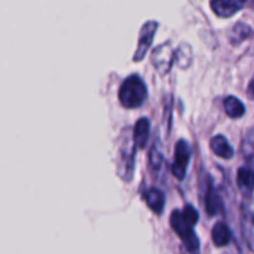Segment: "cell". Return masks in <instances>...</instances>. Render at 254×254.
Masks as SVG:
<instances>
[{
  "label": "cell",
  "mask_w": 254,
  "mask_h": 254,
  "mask_svg": "<svg viewBox=\"0 0 254 254\" xmlns=\"http://www.w3.org/2000/svg\"><path fill=\"white\" fill-rule=\"evenodd\" d=\"M207 189H206V195H205V206L206 211L208 212V215L215 216L218 215L220 212H222L223 210V201L221 198L220 193L216 190L215 186H213L212 181L210 179H207Z\"/></svg>",
  "instance_id": "obj_9"
},
{
  "label": "cell",
  "mask_w": 254,
  "mask_h": 254,
  "mask_svg": "<svg viewBox=\"0 0 254 254\" xmlns=\"http://www.w3.org/2000/svg\"><path fill=\"white\" fill-rule=\"evenodd\" d=\"M144 200H145L148 207L153 211L155 215H161L164 212V208H165V202L166 197L165 193L163 192L159 189H149L144 192Z\"/></svg>",
  "instance_id": "obj_10"
},
{
  "label": "cell",
  "mask_w": 254,
  "mask_h": 254,
  "mask_svg": "<svg viewBox=\"0 0 254 254\" xmlns=\"http://www.w3.org/2000/svg\"><path fill=\"white\" fill-rule=\"evenodd\" d=\"M241 153L248 161H254V127L246 133L241 144Z\"/></svg>",
  "instance_id": "obj_17"
},
{
  "label": "cell",
  "mask_w": 254,
  "mask_h": 254,
  "mask_svg": "<svg viewBox=\"0 0 254 254\" xmlns=\"http://www.w3.org/2000/svg\"><path fill=\"white\" fill-rule=\"evenodd\" d=\"M118 98L124 108H139L145 103L148 98V88L145 82L138 74H130L122 82Z\"/></svg>",
  "instance_id": "obj_3"
},
{
  "label": "cell",
  "mask_w": 254,
  "mask_h": 254,
  "mask_svg": "<svg viewBox=\"0 0 254 254\" xmlns=\"http://www.w3.org/2000/svg\"><path fill=\"white\" fill-rule=\"evenodd\" d=\"M136 150L138 148L134 144L133 134L130 136L129 130L126 129L121 135V143H119L118 154H117V174L126 183L133 180Z\"/></svg>",
  "instance_id": "obj_2"
},
{
  "label": "cell",
  "mask_w": 254,
  "mask_h": 254,
  "mask_svg": "<svg viewBox=\"0 0 254 254\" xmlns=\"http://www.w3.org/2000/svg\"><path fill=\"white\" fill-rule=\"evenodd\" d=\"M191 159V148L189 143L184 139L179 140L175 145V153H174V163L171 166V173L178 179L183 181L186 176L188 166Z\"/></svg>",
  "instance_id": "obj_5"
},
{
  "label": "cell",
  "mask_w": 254,
  "mask_h": 254,
  "mask_svg": "<svg viewBox=\"0 0 254 254\" xmlns=\"http://www.w3.org/2000/svg\"><path fill=\"white\" fill-rule=\"evenodd\" d=\"M150 134V121L148 118H140L134 126L133 139L138 149H144L148 144Z\"/></svg>",
  "instance_id": "obj_12"
},
{
  "label": "cell",
  "mask_w": 254,
  "mask_h": 254,
  "mask_svg": "<svg viewBox=\"0 0 254 254\" xmlns=\"http://www.w3.org/2000/svg\"><path fill=\"white\" fill-rule=\"evenodd\" d=\"M246 1L247 0H211V7L218 16L228 17L240 11Z\"/></svg>",
  "instance_id": "obj_7"
},
{
  "label": "cell",
  "mask_w": 254,
  "mask_h": 254,
  "mask_svg": "<svg viewBox=\"0 0 254 254\" xmlns=\"http://www.w3.org/2000/svg\"><path fill=\"white\" fill-rule=\"evenodd\" d=\"M210 146L211 150H212L216 155L220 156V158L222 159H226V160L232 159L233 155H235V150H233V148L231 146V144L228 143L227 139L223 135H221V134L212 136V139L210 140Z\"/></svg>",
  "instance_id": "obj_13"
},
{
  "label": "cell",
  "mask_w": 254,
  "mask_h": 254,
  "mask_svg": "<svg viewBox=\"0 0 254 254\" xmlns=\"http://www.w3.org/2000/svg\"><path fill=\"white\" fill-rule=\"evenodd\" d=\"M248 96H250L252 99H254V76L253 78L251 79L250 84H248Z\"/></svg>",
  "instance_id": "obj_20"
},
{
  "label": "cell",
  "mask_w": 254,
  "mask_h": 254,
  "mask_svg": "<svg viewBox=\"0 0 254 254\" xmlns=\"http://www.w3.org/2000/svg\"><path fill=\"white\" fill-rule=\"evenodd\" d=\"M192 50L189 44H181L175 52V62L181 69H186L192 64Z\"/></svg>",
  "instance_id": "obj_16"
},
{
  "label": "cell",
  "mask_w": 254,
  "mask_h": 254,
  "mask_svg": "<svg viewBox=\"0 0 254 254\" xmlns=\"http://www.w3.org/2000/svg\"><path fill=\"white\" fill-rule=\"evenodd\" d=\"M241 226L243 237L250 250L254 253V213L246 207L241 210Z\"/></svg>",
  "instance_id": "obj_11"
},
{
  "label": "cell",
  "mask_w": 254,
  "mask_h": 254,
  "mask_svg": "<svg viewBox=\"0 0 254 254\" xmlns=\"http://www.w3.org/2000/svg\"><path fill=\"white\" fill-rule=\"evenodd\" d=\"M252 30L248 25L243 24V22H237V24L233 26V29L231 30L230 34V40L233 45H238L242 41H245L248 36L251 35Z\"/></svg>",
  "instance_id": "obj_18"
},
{
  "label": "cell",
  "mask_w": 254,
  "mask_h": 254,
  "mask_svg": "<svg viewBox=\"0 0 254 254\" xmlns=\"http://www.w3.org/2000/svg\"><path fill=\"white\" fill-rule=\"evenodd\" d=\"M164 163V155L161 153L160 146L158 145V141H155L153 148L150 149L149 153V166L153 171H159L161 169V165Z\"/></svg>",
  "instance_id": "obj_19"
},
{
  "label": "cell",
  "mask_w": 254,
  "mask_h": 254,
  "mask_svg": "<svg viewBox=\"0 0 254 254\" xmlns=\"http://www.w3.org/2000/svg\"><path fill=\"white\" fill-rule=\"evenodd\" d=\"M159 24L155 20H150V21H146L145 24L141 26L140 32H139V41H138V47H136V51L133 56L134 62H140L143 61L145 55L148 54V50L150 49L151 44H153L154 36H155V32L158 30Z\"/></svg>",
  "instance_id": "obj_6"
},
{
  "label": "cell",
  "mask_w": 254,
  "mask_h": 254,
  "mask_svg": "<svg viewBox=\"0 0 254 254\" xmlns=\"http://www.w3.org/2000/svg\"><path fill=\"white\" fill-rule=\"evenodd\" d=\"M237 185L241 193L246 198L252 197L254 192V169L251 166H242L237 173Z\"/></svg>",
  "instance_id": "obj_8"
},
{
  "label": "cell",
  "mask_w": 254,
  "mask_h": 254,
  "mask_svg": "<svg viewBox=\"0 0 254 254\" xmlns=\"http://www.w3.org/2000/svg\"><path fill=\"white\" fill-rule=\"evenodd\" d=\"M197 222L198 212L192 205H186L183 210H175L171 212V228L180 237L186 254L200 253V241L193 230Z\"/></svg>",
  "instance_id": "obj_1"
},
{
  "label": "cell",
  "mask_w": 254,
  "mask_h": 254,
  "mask_svg": "<svg viewBox=\"0 0 254 254\" xmlns=\"http://www.w3.org/2000/svg\"><path fill=\"white\" fill-rule=\"evenodd\" d=\"M175 61V52L169 42L159 45L151 52V64L160 76H165L170 72Z\"/></svg>",
  "instance_id": "obj_4"
},
{
  "label": "cell",
  "mask_w": 254,
  "mask_h": 254,
  "mask_svg": "<svg viewBox=\"0 0 254 254\" xmlns=\"http://www.w3.org/2000/svg\"><path fill=\"white\" fill-rule=\"evenodd\" d=\"M223 106H225V111L227 116L232 119L241 118L246 113L245 104L235 96H228L223 102Z\"/></svg>",
  "instance_id": "obj_15"
},
{
  "label": "cell",
  "mask_w": 254,
  "mask_h": 254,
  "mask_svg": "<svg viewBox=\"0 0 254 254\" xmlns=\"http://www.w3.org/2000/svg\"><path fill=\"white\" fill-rule=\"evenodd\" d=\"M212 242L216 247H225L231 241V231L225 222H217L211 232Z\"/></svg>",
  "instance_id": "obj_14"
}]
</instances>
